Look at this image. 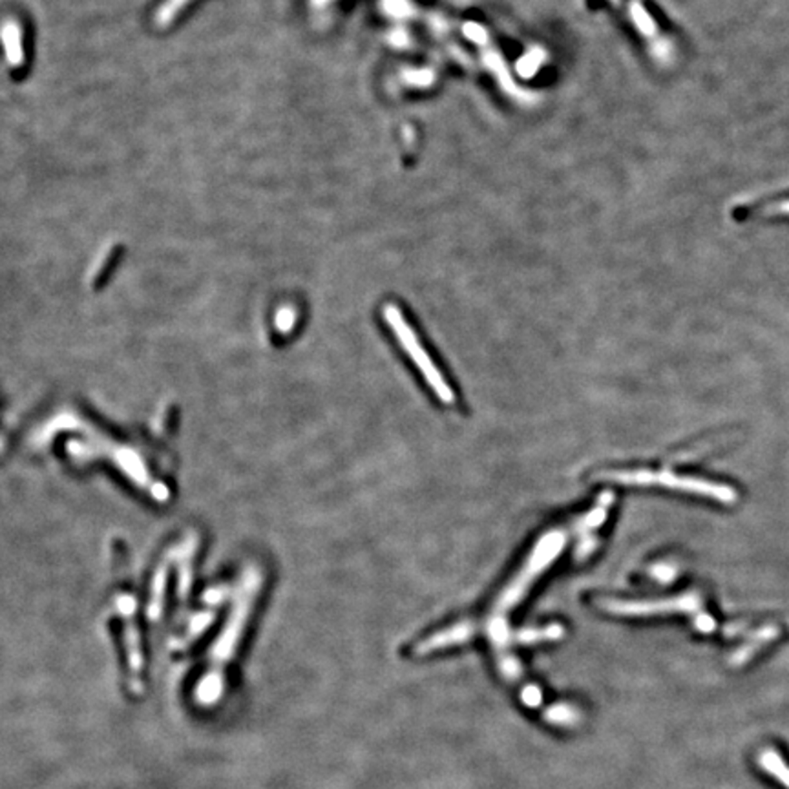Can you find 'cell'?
Instances as JSON below:
<instances>
[{"label":"cell","instance_id":"cell-1","mask_svg":"<svg viewBox=\"0 0 789 789\" xmlns=\"http://www.w3.org/2000/svg\"><path fill=\"white\" fill-rule=\"evenodd\" d=\"M565 545H567V534L563 531H552L547 536H543L534 547L529 561L522 565V569L513 576V580L501 590L492 610L488 612V618L482 623L463 621L446 630H441L430 636L428 639L421 641L417 647V654H428L446 647L461 645L472 639L475 634L486 632L492 641L501 675L510 684L517 686L522 704H526L532 709H540L543 706L541 691L529 680H524L519 662L515 660L513 654H510L511 636H510L506 616L513 607L521 603V599L526 596V592H529L532 583L545 572V569H549L554 563V560H558Z\"/></svg>","mask_w":789,"mask_h":789},{"label":"cell","instance_id":"cell-2","mask_svg":"<svg viewBox=\"0 0 789 789\" xmlns=\"http://www.w3.org/2000/svg\"><path fill=\"white\" fill-rule=\"evenodd\" d=\"M261 587V574L258 569H247V572L243 574L239 585L236 587V598L232 603V610L225 621V627L210 652V664L207 669V677L201 682V691L214 689L219 687L221 678L225 675V667L230 662V658L234 656L239 639L245 632L247 621L250 618L256 596L259 592Z\"/></svg>","mask_w":789,"mask_h":789},{"label":"cell","instance_id":"cell-3","mask_svg":"<svg viewBox=\"0 0 789 789\" xmlns=\"http://www.w3.org/2000/svg\"><path fill=\"white\" fill-rule=\"evenodd\" d=\"M384 318H385V324L389 326V329L393 331V335L397 336V340L403 346V349L406 351V355L414 360V364L423 373L428 385L433 389L435 397L444 404H453L455 403V391L452 389V385L448 384V380L444 378L441 369L435 365V362L432 360L428 351L423 347L417 333L406 322L401 309L397 306L387 304L384 309Z\"/></svg>","mask_w":789,"mask_h":789},{"label":"cell","instance_id":"cell-4","mask_svg":"<svg viewBox=\"0 0 789 789\" xmlns=\"http://www.w3.org/2000/svg\"><path fill=\"white\" fill-rule=\"evenodd\" d=\"M0 35H3V43L10 64L21 66L24 63V50H23V34L19 24L14 21L5 23L3 30H0Z\"/></svg>","mask_w":789,"mask_h":789},{"label":"cell","instance_id":"cell-5","mask_svg":"<svg viewBox=\"0 0 789 789\" xmlns=\"http://www.w3.org/2000/svg\"><path fill=\"white\" fill-rule=\"evenodd\" d=\"M758 765L764 771H767L771 776H774L778 782H782L789 789V767H787V764L784 762V758L780 756L778 751L765 749L758 756Z\"/></svg>","mask_w":789,"mask_h":789},{"label":"cell","instance_id":"cell-6","mask_svg":"<svg viewBox=\"0 0 789 789\" xmlns=\"http://www.w3.org/2000/svg\"><path fill=\"white\" fill-rule=\"evenodd\" d=\"M189 3H190V0H167V5L158 12V24L170 23L176 17V14L181 8H185Z\"/></svg>","mask_w":789,"mask_h":789},{"label":"cell","instance_id":"cell-7","mask_svg":"<svg viewBox=\"0 0 789 789\" xmlns=\"http://www.w3.org/2000/svg\"><path fill=\"white\" fill-rule=\"evenodd\" d=\"M277 326L282 331H289L295 326V313L291 309H282L277 317Z\"/></svg>","mask_w":789,"mask_h":789},{"label":"cell","instance_id":"cell-8","mask_svg":"<svg viewBox=\"0 0 789 789\" xmlns=\"http://www.w3.org/2000/svg\"><path fill=\"white\" fill-rule=\"evenodd\" d=\"M773 212H776V214H787L789 216V201H784V203L776 205V209H773Z\"/></svg>","mask_w":789,"mask_h":789}]
</instances>
